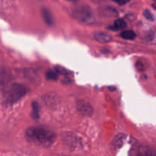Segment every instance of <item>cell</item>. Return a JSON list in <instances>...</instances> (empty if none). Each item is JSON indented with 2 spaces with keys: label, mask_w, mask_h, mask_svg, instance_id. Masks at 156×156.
Masks as SVG:
<instances>
[{
  "label": "cell",
  "mask_w": 156,
  "mask_h": 156,
  "mask_svg": "<svg viewBox=\"0 0 156 156\" xmlns=\"http://www.w3.org/2000/svg\"><path fill=\"white\" fill-rule=\"evenodd\" d=\"M25 139L34 146L47 148L51 146L56 140V135L53 131L42 127L31 126L25 131Z\"/></svg>",
  "instance_id": "6da1fadb"
},
{
  "label": "cell",
  "mask_w": 156,
  "mask_h": 156,
  "mask_svg": "<svg viewBox=\"0 0 156 156\" xmlns=\"http://www.w3.org/2000/svg\"><path fill=\"white\" fill-rule=\"evenodd\" d=\"M28 88L19 83H12L4 91V101L7 105H14L26 95Z\"/></svg>",
  "instance_id": "7a4b0ae2"
},
{
  "label": "cell",
  "mask_w": 156,
  "mask_h": 156,
  "mask_svg": "<svg viewBox=\"0 0 156 156\" xmlns=\"http://www.w3.org/2000/svg\"><path fill=\"white\" fill-rule=\"evenodd\" d=\"M73 16L76 20L82 22L91 23L94 20L91 10L86 5H82L75 9L73 12Z\"/></svg>",
  "instance_id": "3957f363"
},
{
  "label": "cell",
  "mask_w": 156,
  "mask_h": 156,
  "mask_svg": "<svg viewBox=\"0 0 156 156\" xmlns=\"http://www.w3.org/2000/svg\"><path fill=\"white\" fill-rule=\"evenodd\" d=\"M13 75L9 69L2 67L0 69V91H4L12 84Z\"/></svg>",
  "instance_id": "277c9868"
},
{
  "label": "cell",
  "mask_w": 156,
  "mask_h": 156,
  "mask_svg": "<svg viewBox=\"0 0 156 156\" xmlns=\"http://www.w3.org/2000/svg\"><path fill=\"white\" fill-rule=\"evenodd\" d=\"M129 156H155V153L149 146L139 144L131 149Z\"/></svg>",
  "instance_id": "5b68a950"
},
{
  "label": "cell",
  "mask_w": 156,
  "mask_h": 156,
  "mask_svg": "<svg viewBox=\"0 0 156 156\" xmlns=\"http://www.w3.org/2000/svg\"><path fill=\"white\" fill-rule=\"evenodd\" d=\"M76 108L79 114L85 117H91L93 114L94 110L92 106L85 100H79L76 104Z\"/></svg>",
  "instance_id": "8992f818"
},
{
  "label": "cell",
  "mask_w": 156,
  "mask_h": 156,
  "mask_svg": "<svg viewBox=\"0 0 156 156\" xmlns=\"http://www.w3.org/2000/svg\"><path fill=\"white\" fill-rule=\"evenodd\" d=\"M94 37L98 42L102 43V44H107V43L111 42L112 37L110 34L105 33V32L98 31L94 34Z\"/></svg>",
  "instance_id": "52a82bcc"
},
{
  "label": "cell",
  "mask_w": 156,
  "mask_h": 156,
  "mask_svg": "<svg viewBox=\"0 0 156 156\" xmlns=\"http://www.w3.org/2000/svg\"><path fill=\"white\" fill-rule=\"evenodd\" d=\"M41 12H42L43 18H44L46 24H48V25H53V23H54V20H53V15H52L50 9H48L47 8H43Z\"/></svg>",
  "instance_id": "ba28073f"
},
{
  "label": "cell",
  "mask_w": 156,
  "mask_h": 156,
  "mask_svg": "<svg viewBox=\"0 0 156 156\" xmlns=\"http://www.w3.org/2000/svg\"><path fill=\"white\" fill-rule=\"evenodd\" d=\"M32 118L34 120H37L40 117V108L37 102H32V111L30 113Z\"/></svg>",
  "instance_id": "9c48e42d"
},
{
  "label": "cell",
  "mask_w": 156,
  "mask_h": 156,
  "mask_svg": "<svg viewBox=\"0 0 156 156\" xmlns=\"http://www.w3.org/2000/svg\"><path fill=\"white\" fill-rule=\"evenodd\" d=\"M126 21H125L123 19L119 18V19H117L115 21H114V26H113L112 28L114 29V30H123V29L126 28Z\"/></svg>",
  "instance_id": "30bf717a"
},
{
  "label": "cell",
  "mask_w": 156,
  "mask_h": 156,
  "mask_svg": "<svg viewBox=\"0 0 156 156\" xmlns=\"http://www.w3.org/2000/svg\"><path fill=\"white\" fill-rule=\"evenodd\" d=\"M120 36L123 38V39L126 40H133L136 37V34L134 31L131 30H123L121 34H120Z\"/></svg>",
  "instance_id": "8fae6325"
},
{
  "label": "cell",
  "mask_w": 156,
  "mask_h": 156,
  "mask_svg": "<svg viewBox=\"0 0 156 156\" xmlns=\"http://www.w3.org/2000/svg\"><path fill=\"white\" fill-rule=\"evenodd\" d=\"M58 77H59V75L57 74V73L56 71H53V70H49L46 73V78L48 80L56 81L57 80Z\"/></svg>",
  "instance_id": "7c38bea8"
},
{
  "label": "cell",
  "mask_w": 156,
  "mask_h": 156,
  "mask_svg": "<svg viewBox=\"0 0 156 156\" xmlns=\"http://www.w3.org/2000/svg\"><path fill=\"white\" fill-rule=\"evenodd\" d=\"M56 72L57 73V74H62V75H67V74H69L70 72H69L68 70L66 69L65 68L62 66H56V69H55Z\"/></svg>",
  "instance_id": "4fadbf2b"
},
{
  "label": "cell",
  "mask_w": 156,
  "mask_h": 156,
  "mask_svg": "<svg viewBox=\"0 0 156 156\" xmlns=\"http://www.w3.org/2000/svg\"><path fill=\"white\" fill-rule=\"evenodd\" d=\"M143 15H144L145 18H146V19L149 20V21H154V20H155L152 13L150 12V11L148 10V9H146V10L144 11V12H143Z\"/></svg>",
  "instance_id": "5bb4252c"
},
{
  "label": "cell",
  "mask_w": 156,
  "mask_h": 156,
  "mask_svg": "<svg viewBox=\"0 0 156 156\" xmlns=\"http://www.w3.org/2000/svg\"><path fill=\"white\" fill-rule=\"evenodd\" d=\"M125 138V136L123 134H120L119 136H117V138H115L114 140V143H116L117 146H121L122 145V142L123 141Z\"/></svg>",
  "instance_id": "9a60e30c"
},
{
  "label": "cell",
  "mask_w": 156,
  "mask_h": 156,
  "mask_svg": "<svg viewBox=\"0 0 156 156\" xmlns=\"http://www.w3.org/2000/svg\"><path fill=\"white\" fill-rule=\"evenodd\" d=\"M114 2L117 3V4L120 5H125L126 3H127V2L129 0H114Z\"/></svg>",
  "instance_id": "2e32d148"
},
{
  "label": "cell",
  "mask_w": 156,
  "mask_h": 156,
  "mask_svg": "<svg viewBox=\"0 0 156 156\" xmlns=\"http://www.w3.org/2000/svg\"><path fill=\"white\" fill-rule=\"evenodd\" d=\"M69 1H75V0H69Z\"/></svg>",
  "instance_id": "e0dca14e"
}]
</instances>
